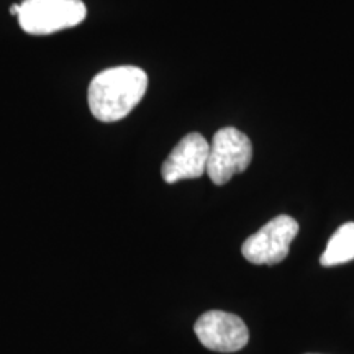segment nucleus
<instances>
[{
	"mask_svg": "<svg viewBox=\"0 0 354 354\" xmlns=\"http://www.w3.org/2000/svg\"><path fill=\"white\" fill-rule=\"evenodd\" d=\"M148 88V74L136 66L102 71L88 84V109L104 123L125 118L140 104Z\"/></svg>",
	"mask_w": 354,
	"mask_h": 354,
	"instance_id": "f257e3e1",
	"label": "nucleus"
},
{
	"mask_svg": "<svg viewBox=\"0 0 354 354\" xmlns=\"http://www.w3.org/2000/svg\"><path fill=\"white\" fill-rule=\"evenodd\" d=\"M86 15L82 0H24L19 24L30 35H51L77 26Z\"/></svg>",
	"mask_w": 354,
	"mask_h": 354,
	"instance_id": "f03ea898",
	"label": "nucleus"
},
{
	"mask_svg": "<svg viewBox=\"0 0 354 354\" xmlns=\"http://www.w3.org/2000/svg\"><path fill=\"white\" fill-rule=\"evenodd\" d=\"M253 159V145L245 133L233 127L221 128L210 143L207 174L216 185L227 184L233 176L245 172Z\"/></svg>",
	"mask_w": 354,
	"mask_h": 354,
	"instance_id": "7ed1b4c3",
	"label": "nucleus"
},
{
	"mask_svg": "<svg viewBox=\"0 0 354 354\" xmlns=\"http://www.w3.org/2000/svg\"><path fill=\"white\" fill-rule=\"evenodd\" d=\"M297 233V221L289 215H279L243 243L241 253L251 264H279L287 258Z\"/></svg>",
	"mask_w": 354,
	"mask_h": 354,
	"instance_id": "20e7f679",
	"label": "nucleus"
},
{
	"mask_svg": "<svg viewBox=\"0 0 354 354\" xmlns=\"http://www.w3.org/2000/svg\"><path fill=\"white\" fill-rule=\"evenodd\" d=\"M198 342L216 353H236L248 344L250 331L245 322L234 313L210 310L194 326Z\"/></svg>",
	"mask_w": 354,
	"mask_h": 354,
	"instance_id": "39448f33",
	"label": "nucleus"
},
{
	"mask_svg": "<svg viewBox=\"0 0 354 354\" xmlns=\"http://www.w3.org/2000/svg\"><path fill=\"white\" fill-rule=\"evenodd\" d=\"M210 145L201 133L185 135L162 162L161 174L167 184L197 179L207 172Z\"/></svg>",
	"mask_w": 354,
	"mask_h": 354,
	"instance_id": "423d86ee",
	"label": "nucleus"
},
{
	"mask_svg": "<svg viewBox=\"0 0 354 354\" xmlns=\"http://www.w3.org/2000/svg\"><path fill=\"white\" fill-rule=\"evenodd\" d=\"M354 259V221L344 223L336 230L323 251L320 264L325 268L346 264Z\"/></svg>",
	"mask_w": 354,
	"mask_h": 354,
	"instance_id": "0eeeda50",
	"label": "nucleus"
},
{
	"mask_svg": "<svg viewBox=\"0 0 354 354\" xmlns=\"http://www.w3.org/2000/svg\"><path fill=\"white\" fill-rule=\"evenodd\" d=\"M10 13H13V15L19 17V13H20V6H12V7H10Z\"/></svg>",
	"mask_w": 354,
	"mask_h": 354,
	"instance_id": "6e6552de",
	"label": "nucleus"
}]
</instances>
